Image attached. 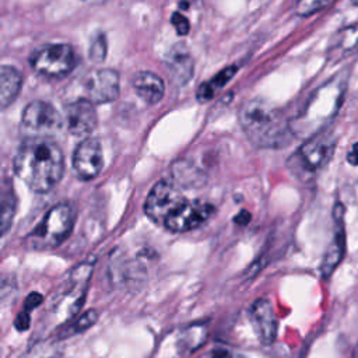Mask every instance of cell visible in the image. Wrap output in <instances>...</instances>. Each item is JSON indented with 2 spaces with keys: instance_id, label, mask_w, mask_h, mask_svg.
<instances>
[{
  "instance_id": "obj_25",
  "label": "cell",
  "mask_w": 358,
  "mask_h": 358,
  "mask_svg": "<svg viewBox=\"0 0 358 358\" xmlns=\"http://www.w3.org/2000/svg\"><path fill=\"white\" fill-rule=\"evenodd\" d=\"M106 38L103 32H98L92 39H91V45L88 49V56L94 63H101L103 62L105 56H106Z\"/></svg>"
},
{
  "instance_id": "obj_1",
  "label": "cell",
  "mask_w": 358,
  "mask_h": 358,
  "mask_svg": "<svg viewBox=\"0 0 358 358\" xmlns=\"http://www.w3.org/2000/svg\"><path fill=\"white\" fill-rule=\"evenodd\" d=\"M15 175L34 192L46 193L62 179L64 158L50 138H25L14 157Z\"/></svg>"
},
{
  "instance_id": "obj_16",
  "label": "cell",
  "mask_w": 358,
  "mask_h": 358,
  "mask_svg": "<svg viewBox=\"0 0 358 358\" xmlns=\"http://www.w3.org/2000/svg\"><path fill=\"white\" fill-rule=\"evenodd\" d=\"M131 85L136 94L150 105L159 102L165 94V85L162 78L152 71H137L131 78Z\"/></svg>"
},
{
  "instance_id": "obj_28",
  "label": "cell",
  "mask_w": 358,
  "mask_h": 358,
  "mask_svg": "<svg viewBox=\"0 0 358 358\" xmlns=\"http://www.w3.org/2000/svg\"><path fill=\"white\" fill-rule=\"evenodd\" d=\"M199 358H243V357L227 347H215V348L206 351Z\"/></svg>"
},
{
  "instance_id": "obj_19",
  "label": "cell",
  "mask_w": 358,
  "mask_h": 358,
  "mask_svg": "<svg viewBox=\"0 0 358 358\" xmlns=\"http://www.w3.org/2000/svg\"><path fill=\"white\" fill-rule=\"evenodd\" d=\"M22 85V74L13 66H1L0 69V105L6 109L14 102Z\"/></svg>"
},
{
  "instance_id": "obj_11",
  "label": "cell",
  "mask_w": 358,
  "mask_h": 358,
  "mask_svg": "<svg viewBox=\"0 0 358 358\" xmlns=\"http://www.w3.org/2000/svg\"><path fill=\"white\" fill-rule=\"evenodd\" d=\"M63 127L73 136H84L96 127L98 116L94 103L87 98H80L64 105Z\"/></svg>"
},
{
  "instance_id": "obj_5",
  "label": "cell",
  "mask_w": 358,
  "mask_h": 358,
  "mask_svg": "<svg viewBox=\"0 0 358 358\" xmlns=\"http://www.w3.org/2000/svg\"><path fill=\"white\" fill-rule=\"evenodd\" d=\"M29 63L36 73L50 78H60L76 67L77 59L70 45L46 43L32 52Z\"/></svg>"
},
{
  "instance_id": "obj_7",
  "label": "cell",
  "mask_w": 358,
  "mask_h": 358,
  "mask_svg": "<svg viewBox=\"0 0 358 358\" xmlns=\"http://www.w3.org/2000/svg\"><path fill=\"white\" fill-rule=\"evenodd\" d=\"M91 270L92 264L84 263L71 271L66 288L52 306L53 316L57 323H69V320L80 310L87 292Z\"/></svg>"
},
{
  "instance_id": "obj_14",
  "label": "cell",
  "mask_w": 358,
  "mask_h": 358,
  "mask_svg": "<svg viewBox=\"0 0 358 358\" xmlns=\"http://www.w3.org/2000/svg\"><path fill=\"white\" fill-rule=\"evenodd\" d=\"M249 322L263 345L271 344L277 337L278 320L271 302L266 298L256 299L249 308Z\"/></svg>"
},
{
  "instance_id": "obj_10",
  "label": "cell",
  "mask_w": 358,
  "mask_h": 358,
  "mask_svg": "<svg viewBox=\"0 0 358 358\" xmlns=\"http://www.w3.org/2000/svg\"><path fill=\"white\" fill-rule=\"evenodd\" d=\"M215 208L201 200H185L164 222L171 232H187L206 222Z\"/></svg>"
},
{
  "instance_id": "obj_21",
  "label": "cell",
  "mask_w": 358,
  "mask_h": 358,
  "mask_svg": "<svg viewBox=\"0 0 358 358\" xmlns=\"http://www.w3.org/2000/svg\"><path fill=\"white\" fill-rule=\"evenodd\" d=\"M358 48V22L347 25L338 31L331 42L330 52L333 56H344Z\"/></svg>"
},
{
  "instance_id": "obj_36",
  "label": "cell",
  "mask_w": 358,
  "mask_h": 358,
  "mask_svg": "<svg viewBox=\"0 0 358 358\" xmlns=\"http://www.w3.org/2000/svg\"><path fill=\"white\" fill-rule=\"evenodd\" d=\"M354 4H355V6H358V1H354Z\"/></svg>"
},
{
  "instance_id": "obj_15",
  "label": "cell",
  "mask_w": 358,
  "mask_h": 358,
  "mask_svg": "<svg viewBox=\"0 0 358 358\" xmlns=\"http://www.w3.org/2000/svg\"><path fill=\"white\" fill-rule=\"evenodd\" d=\"M165 69L175 85H185L193 76V59L183 43H175L166 57Z\"/></svg>"
},
{
  "instance_id": "obj_32",
  "label": "cell",
  "mask_w": 358,
  "mask_h": 358,
  "mask_svg": "<svg viewBox=\"0 0 358 358\" xmlns=\"http://www.w3.org/2000/svg\"><path fill=\"white\" fill-rule=\"evenodd\" d=\"M347 159H348L350 164L358 165V144H354V145L350 148V151H348V154H347Z\"/></svg>"
},
{
  "instance_id": "obj_3",
  "label": "cell",
  "mask_w": 358,
  "mask_h": 358,
  "mask_svg": "<svg viewBox=\"0 0 358 358\" xmlns=\"http://www.w3.org/2000/svg\"><path fill=\"white\" fill-rule=\"evenodd\" d=\"M344 88L345 80L343 77H334L323 87L317 88V91L309 99L305 110L298 117L302 131L312 137L329 120H331L343 102Z\"/></svg>"
},
{
  "instance_id": "obj_13",
  "label": "cell",
  "mask_w": 358,
  "mask_h": 358,
  "mask_svg": "<svg viewBox=\"0 0 358 358\" xmlns=\"http://www.w3.org/2000/svg\"><path fill=\"white\" fill-rule=\"evenodd\" d=\"M84 88L92 103L113 102L119 96V74L112 69H96L85 77Z\"/></svg>"
},
{
  "instance_id": "obj_30",
  "label": "cell",
  "mask_w": 358,
  "mask_h": 358,
  "mask_svg": "<svg viewBox=\"0 0 358 358\" xmlns=\"http://www.w3.org/2000/svg\"><path fill=\"white\" fill-rule=\"evenodd\" d=\"M14 326L18 331H25L29 326H31V315L28 310H21L15 320H14Z\"/></svg>"
},
{
  "instance_id": "obj_8",
  "label": "cell",
  "mask_w": 358,
  "mask_h": 358,
  "mask_svg": "<svg viewBox=\"0 0 358 358\" xmlns=\"http://www.w3.org/2000/svg\"><path fill=\"white\" fill-rule=\"evenodd\" d=\"M185 200L180 189L171 179H162L150 190L144 203V213L152 222L164 224Z\"/></svg>"
},
{
  "instance_id": "obj_2",
  "label": "cell",
  "mask_w": 358,
  "mask_h": 358,
  "mask_svg": "<svg viewBox=\"0 0 358 358\" xmlns=\"http://www.w3.org/2000/svg\"><path fill=\"white\" fill-rule=\"evenodd\" d=\"M239 124L257 147L280 148L292 138L291 124L282 113L262 99H250L239 110Z\"/></svg>"
},
{
  "instance_id": "obj_35",
  "label": "cell",
  "mask_w": 358,
  "mask_h": 358,
  "mask_svg": "<svg viewBox=\"0 0 358 358\" xmlns=\"http://www.w3.org/2000/svg\"><path fill=\"white\" fill-rule=\"evenodd\" d=\"M187 6H189L187 3H180V4H179V7H187Z\"/></svg>"
},
{
  "instance_id": "obj_29",
  "label": "cell",
  "mask_w": 358,
  "mask_h": 358,
  "mask_svg": "<svg viewBox=\"0 0 358 358\" xmlns=\"http://www.w3.org/2000/svg\"><path fill=\"white\" fill-rule=\"evenodd\" d=\"M171 22H172V25L175 27V29H176V32H178L179 35H186V34L189 32V29H190V22H189V20H187L183 14L178 13V11L172 14Z\"/></svg>"
},
{
  "instance_id": "obj_18",
  "label": "cell",
  "mask_w": 358,
  "mask_h": 358,
  "mask_svg": "<svg viewBox=\"0 0 358 358\" xmlns=\"http://www.w3.org/2000/svg\"><path fill=\"white\" fill-rule=\"evenodd\" d=\"M337 218H338V227L337 232L329 245L323 262L320 264V270L323 277H327L333 273V270L338 266V263L343 260L344 250H345V231H344V222H343V210L337 211Z\"/></svg>"
},
{
  "instance_id": "obj_26",
  "label": "cell",
  "mask_w": 358,
  "mask_h": 358,
  "mask_svg": "<svg viewBox=\"0 0 358 358\" xmlns=\"http://www.w3.org/2000/svg\"><path fill=\"white\" fill-rule=\"evenodd\" d=\"M60 354L62 352L56 345L36 344L24 355V358H59Z\"/></svg>"
},
{
  "instance_id": "obj_34",
  "label": "cell",
  "mask_w": 358,
  "mask_h": 358,
  "mask_svg": "<svg viewBox=\"0 0 358 358\" xmlns=\"http://www.w3.org/2000/svg\"><path fill=\"white\" fill-rule=\"evenodd\" d=\"M352 358H358V345L355 347V350H354V354H352Z\"/></svg>"
},
{
  "instance_id": "obj_27",
  "label": "cell",
  "mask_w": 358,
  "mask_h": 358,
  "mask_svg": "<svg viewBox=\"0 0 358 358\" xmlns=\"http://www.w3.org/2000/svg\"><path fill=\"white\" fill-rule=\"evenodd\" d=\"M326 6H329V1H313V0H309V1H301L296 4V14L299 15H310L322 8H324Z\"/></svg>"
},
{
  "instance_id": "obj_31",
  "label": "cell",
  "mask_w": 358,
  "mask_h": 358,
  "mask_svg": "<svg viewBox=\"0 0 358 358\" xmlns=\"http://www.w3.org/2000/svg\"><path fill=\"white\" fill-rule=\"evenodd\" d=\"M42 302H43V295H42V294H39V292H31V294L25 298L24 310L31 312L32 309L38 308Z\"/></svg>"
},
{
  "instance_id": "obj_24",
  "label": "cell",
  "mask_w": 358,
  "mask_h": 358,
  "mask_svg": "<svg viewBox=\"0 0 358 358\" xmlns=\"http://www.w3.org/2000/svg\"><path fill=\"white\" fill-rule=\"evenodd\" d=\"M15 196L13 192V187L3 190L1 194V218H0V225H1V235H6L7 229L10 228L14 213H15Z\"/></svg>"
},
{
  "instance_id": "obj_33",
  "label": "cell",
  "mask_w": 358,
  "mask_h": 358,
  "mask_svg": "<svg viewBox=\"0 0 358 358\" xmlns=\"http://www.w3.org/2000/svg\"><path fill=\"white\" fill-rule=\"evenodd\" d=\"M249 220H250V214H249V211H245V210H242V211L234 218V221H235L236 224H239V225L248 224Z\"/></svg>"
},
{
  "instance_id": "obj_9",
  "label": "cell",
  "mask_w": 358,
  "mask_h": 358,
  "mask_svg": "<svg viewBox=\"0 0 358 358\" xmlns=\"http://www.w3.org/2000/svg\"><path fill=\"white\" fill-rule=\"evenodd\" d=\"M333 150V137L327 133H316L315 136L309 137L294 154V166H296L302 172H315L329 161Z\"/></svg>"
},
{
  "instance_id": "obj_23",
  "label": "cell",
  "mask_w": 358,
  "mask_h": 358,
  "mask_svg": "<svg viewBox=\"0 0 358 358\" xmlns=\"http://www.w3.org/2000/svg\"><path fill=\"white\" fill-rule=\"evenodd\" d=\"M98 320V312L95 309H90L84 313H81L76 320L69 322L57 334V340L66 338V337H71L76 336L78 333H83L85 330H88L90 327H92Z\"/></svg>"
},
{
  "instance_id": "obj_12",
  "label": "cell",
  "mask_w": 358,
  "mask_h": 358,
  "mask_svg": "<svg viewBox=\"0 0 358 358\" xmlns=\"http://www.w3.org/2000/svg\"><path fill=\"white\" fill-rule=\"evenodd\" d=\"M103 166L102 148L95 137H85L73 152V169L83 180H91L99 175Z\"/></svg>"
},
{
  "instance_id": "obj_4",
  "label": "cell",
  "mask_w": 358,
  "mask_h": 358,
  "mask_svg": "<svg viewBox=\"0 0 358 358\" xmlns=\"http://www.w3.org/2000/svg\"><path fill=\"white\" fill-rule=\"evenodd\" d=\"M74 225V211L70 204L59 203L50 207L41 222L25 238V245L31 249H50L59 246L71 232Z\"/></svg>"
},
{
  "instance_id": "obj_22",
  "label": "cell",
  "mask_w": 358,
  "mask_h": 358,
  "mask_svg": "<svg viewBox=\"0 0 358 358\" xmlns=\"http://www.w3.org/2000/svg\"><path fill=\"white\" fill-rule=\"evenodd\" d=\"M236 70H238V67H236L235 64L228 66V67L222 69L221 71H218V73H217L214 77H211L208 81L203 83V84L199 87V90H197V94H196L197 99H199L200 102H206V101L211 99V98L215 95V92H217L220 88H222V87L232 78V76L236 73Z\"/></svg>"
},
{
  "instance_id": "obj_17",
  "label": "cell",
  "mask_w": 358,
  "mask_h": 358,
  "mask_svg": "<svg viewBox=\"0 0 358 358\" xmlns=\"http://www.w3.org/2000/svg\"><path fill=\"white\" fill-rule=\"evenodd\" d=\"M171 180L180 187H200L206 183L207 176L193 161L180 158L171 165Z\"/></svg>"
},
{
  "instance_id": "obj_6",
  "label": "cell",
  "mask_w": 358,
  "mask_h": 358,
  "mask_svg": "<svg viewBox=\"0 0 358 358\" xmlns=\"http://www.w3.org/2000/svg\"><path fill=\"white\" fill-rule=\"evenodd\" d=\"M63 127V116L45 101L29 102L21 115V130L27 138H49Z\"/></svg>"
},
{
  "instance_id": "obj_20",
  "label": "cell",
  "mask_w": 358,
  "mask_h": 358,
  "mask_svg": "<svg viewBox=\"0 0 358 358\" xmlns=\"http://www.w3.org/2000/svg\"><path fill=\"white\" fill-rule=\"evenodd\" d=\"M207 324L203 322L193 323L182 329L178 337V347L180 348V351L185 352L196 351L207 338Z\"/></svg>"
}]
</instances>
